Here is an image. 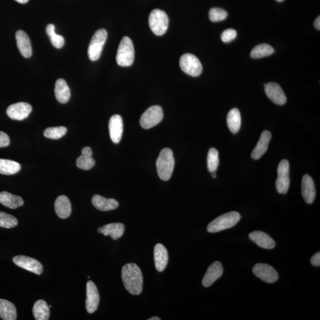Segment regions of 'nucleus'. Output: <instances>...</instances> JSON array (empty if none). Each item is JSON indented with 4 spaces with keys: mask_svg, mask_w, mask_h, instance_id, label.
Instances as JSON below:
<instances>
[{
    "mask_svg": "<svg viewBox=\"0 0 320 320\" xmlns=\"http://www.w3.org/2000/svg\"><path fill=\"white\" fill-rule=\"evenodd\" d=\"M10 144L9 136L4 132L0 131V148L8 147Z\"/></svg>",
    "mask_w": 320,
    "mask_h": 320,
    "instance_id": "nucleus-39",
    "label": "nucleus"
},
{
    "mask_svg": "<svg viewBox=\"0 0 320 320\" xmlns=\"http://www.w3.org/2000/svg\"><path fill=\"white\" fill-rule=\"evenodd\" d=\"M17 2L22 3V4H25V3L29 2V0H15Z\"/></svg>",
    "mask_w": 320,
    "mask_h": 320,
    "instance_id": "nucleus-42",
    "label": "nucleus"
},
{
    "mask_svg": "<svg viewBox=\"0 0 320 320\" xmlns=\"http://www.w3.org/2000/svg\"><path fill=\"white\" fill-rule=\"evenodd\" d=\"M272 138V134L268 131H264L260 137L258 144L252 153L253 159L258 160L261 158L268 150L269 144Z\"/></svg>",
    "mask_w": 320,
    "mask_h": 320,
    "instance_id": "nucleus-22",
    "label": "nucleus"
},
{
    "mask_svg": "<svg viewBox=\"0 0 320 320\" xmlns=\"http://www.w3.org/2000/svg\"><path fill=\"white\" fill-rule=\"evenodd\" d=\"M97 231L98 233H101V228H98Z\"/></svg>",
    "mask_w": 320,
    "mask_h": 320,
    "instance_id": "nucleus-45",
    "label": "nucleus"
},
{
    "mask_svg": "<svg viewBox=\"0 0 320 320\" xmlns=\"http://www.w3.org/2000/svg\"><path fill=\"white\" fill-rule=\"evenodd\" d=\"M241 219L240 214L235 211L224 214L209 224L207 231L210 233H218L221 231L229 229L237 225Z\"/></svg>",
    "mask_w": 320,
    "mask_h": 320,
    "instance_id": "nucleus-3",
    "label": "nucleus"
},
{
    "mask_svg": "<svg viewBox=\"0 0 320 320\" xmlns=\"http://www.w3.org/2000/svg\"><path fill=\"white\" fill-rule=\"evenodd\" d=\"M32 111V107L25 102H19L10 105L7 110V115L10 118L16 121H22L25 119Z\"/></svg>",
    "mask_w": 320,
    "mask_h": 320,
    "instance_id": "nucleus-12",
    "label": "nucleus"
},
{
    "mask_svg": "<svg viewBox=\"0 0 320 320\" xmlns=\"http://www.w3.org/2000/svg\"><path fill=\"white\" fill-rule=\"evenodd\" d=\"M107 38V31L104 29L98 30L94 33L88 48L90 60L95 61L99 59Z\"/></svg>",
    "mask_w": 320,
    "mask_h": 320,
    "instance_id": "nucleus-6",
    "label": "nucleus"
},
{
    "mask_svg": "<svg viewBox=\"0 0 320 320\" xmlns=\"http://www.w3.org/2000/svg\"><path fill=\"white\" fill-rule=\"evenodd\" d=\"M228 13L226 10L220 8H212L209 10V17L213 22H221L227 19Z\"/></svg>",
    "mask_w": 320,
    "mask_h": 320,
    "instance_id": "nucleus-37",
    "label": "nucleus"
},
{
    "mask_svg": "<svg viewBox=\"0 0 320 320\" xmlns=\"http://www.w3.org/2000/svg\"><path fill=\"white\" fill-rule=\"evenodd\" d=\"M302 195L306 202L311 204L314 202L316 191L314 181L310 175L305 174L302 181Z\"/></svg>",
    "mask_w": 320,
    "mask_h": 320,
    "instance_id": "nucleus-18",
    "label": "nucleus"
},
{
    "mask_svg": "<svg viewBox=\"0 0 320 320\" xmlns=\"http://www.w3.org/2000/svg\"><path fill=\"white\" fill-rule=\"evenodd\" d=\"M223 267L220 262H214L207 269L204 276L202 285L204 287H209L220 278L223 274Z\"/></svg>",
    "mask_w": 320,
    "mask_h": 320,
    "instance_id": "nucleus-16",
    "label": "nucleus"
},
{
    "mask_svg": "<svg viewBox=\"0 0 320 320\" xmlns=\"http://www.w3.org/2000/svg\"><path fill=\"white\" fill-rule=\"evenodd\" d=\"M122 279L125 289L130 294L133 295L141 294L143 287V274L136 264L128 263L123 267Z\"/></svg>",
    "mask_w": 320,
    "mask_h": 320,
    "instance_id": "nucleus-1",
    "label": "nucleus"
},
{
    "mask_svg": "<svg viewBox=\"0 0 320 320\" xmlns=\"http://www.w3.org/2000/svg\"><path fill=\"white\" fill-rule=\"evenodd\" d=\"M211 176L215 179L217 177L216 171L211 172Z\"/></svg>",
    "mask_w": 320,
    "mask_h": 320,
    "instance_id": "nucleus-44",
    "label": "nucleus"
},
{
    "mask_svg": "<svg viewBox=\"0 0 320 320\" xmlns=\"http://www.w3.org/2000/svg\"><path fill=\"white\" fill-rule=\"evenodd\" d=\"M220 163L219 151L214 148H211L207 154V168L209 172L216 171Z\"/></svg>",
    "mask_w": 320,
    "mask_h": 320,
    "instance_id": "nucleus-34",
    "label": "nucleus"
},
{
    "mask_svg": "<svg viewBox=\"0 0 320 320\" xmlns=\"http://www.w3.org/2000/svg\"><path fill=\"white\" fill-rule=\"evenodd\" d=\"M227 125L230 131L237 133L240 130L241 124V118L240 111L237 108L231 110L228 114L227 118Z\"/></svg>",
    "mask_w": 320,
    "mask_h": 320,
    "instance_id": "nucleus-29",
    "label": "nucleus"
},
{
    "mask_svg": "<svg viewBox=\"0 0 320 320\" xmlns=\"http://www.w3.org/2000/svg\"><path fill=\"white\" fill-rule=\"evenodd\" d=\"M249 238L260 247L266 249L275 247L276 242L273 239L262 231H253L249 234Z\"/></svg>",
    "mask_w": 320,
    "mask_h": 320,
    "instance_id": "nucleus-21",
    "label": "nucleus"
},
{
    "mask_svg": "<svg viewBox=\"0 0 320 320\" xmlns=\"http://www.w3.org/2000/svg\"><path fill=\"white\" fill-rule=\"evenodd\" d=\"M161 318L159 317H158V316H153V317H151L149 319H148V320H160Z\"/></svg>",
    "mask_w": 320,
    "mask_h": 320,
    "instance_id": "nucleus-43",
    "label": "nucleus"
},
{
    "mask_svg": "<svg viewBox=\"0 0 320 320\" xmlns=\"http://www.w3.org/2000/svg\"><path fill=\"white\" fill-rule=\"evenodd\" d=\"M311 263L312 265L315 266H319L320 265V253H315L314 256H312L311 259Z\"/></svg>",
    "mask_w": 320,
    "mask_h": 320,
    "instance_id": "nucleus-40",
    "label": "nucleus"
},
{
    "mask_svg": "<svg viewBox=\"0 0 320 320\" xmlns=\"http://www.w3.org/2000/svg\"><path fill=\"white\" fill-rule=\"evenodd\" d=\"M55 97L61 103H66L69 101L71 93L67 83L62 79L57 80L55 87Z\"/></svg>",
    "mask_w": 320,
    "mask_h": 320,
    "instance_id": "nucleus-25",
    "label": "nucleus"
},
{
    "mask_svg": "<svg viewBox=\"0 0 320 320\" xmlns=\"http://www.w3.org/2000/svg\"><path fill=\"white\" fill-rule=\"evenodd\" d=\"M276 1L278 2H282L283 1V0H276Z\"/></svg>",
    "mask_w": 320,
    "mask_h": 320,
    "instance_id": "nucleus-46",
    "label": "nucleus"
},
{
    "mask_svg": "<svg viewBox=\"0 0 320 320\" xmlns=\"http://www.w3.org/2000/svg\"><path fill=\"white\" fill-rule=\"evenodd\" d=\"M0 203L10 209H16L23 205L24 201L20 196L8 192L0 193Z\"/></svg>",
    "mask_w": 320,
    "mask_h": 320,
    "instance_id": "nucleus-26",
    "label": "nucleus"
},
{
    "mask_svg": "<svg viewBox=\"0 0 320 320\" xmlns=\"http://www.w3.org/2000/svg\"><path fill=\"white\" fill-rule=\"evenodd\" d=\"M265 91L267 96L274 103L278 105L286 103V95L278 84L271 82L265 84Z\"/></svg>",
    "mask_w": 320,
    "mask_h": 320,
    "instance_id": "nucleus-14",
    "label": "nucleus"
},
{
    "mask_svg": "<svg viewBox=\"0 0 320 320\" xmlns=\"http://www.w3.org/2000/svg\"><path fill=\"white\" fill-rule=\"evenodd\" d=\"M274 52H275V49L271 46L263 44L257 45L253 48L251 53V56L252 58L259 59L268 57L272 55Z\"/></svg>",
    "mask_w": 320,
    "mask_h": 320,
    "instance_id": "nucleus-32",
    "label": "nucleus"
},
{
    "mask_svg": "<svg viewBox=\"0 0 320 320\" xmlns=\"http://www.w3.org/2000/svg\"><path fill=\"white\" fill-rule=\"evenodd\" d=\"M123 120L120 115L112 116L109 123V129L112 141L115 144L120 143L123 134Z\"/></svg>",
    "mask_w": 320,
    "mask_h": 320,
    "instance_id": "nucleus-15",
    "label": "nucleus"
},
{
    "mask_svg": "<svg viewBox=\"0 0 320 320\" xmlns=\"http://www.w3.org/2000/svg\"><path fill=\"white\" fill-rule=\"evenodd\" d=\"M55 210L59 218L61 219H66L72 214V203L68 197L61 195L56 199L55 204Z\"/></svg>",
    "mask_w": 320,
    "mask_h": 320,
    "instance_id": "nucleus-20",
    "label": "nucleus"
},
{
    "mask_svg": "<svg viewBox=\"0 0 320 320\" xmlns=\"http://www.w3.org/2000/svg\"><path fill=\"white\" fill-rule=\"evenodd\" d=\"M55 27L54 24H49L46 28V31L48 35L51 43L56 48L60 49L64 45L65 40L61 35L55 33Z\"/></svg>",
    "mask_w": 320,
    "mask_h": 320,
    "instance_id": "nucleus-33",
    "label": "nucleus"
},
{
    "mask_svg": "<svg viewBox=\"0 0 320 320\" xmlns=\"http://www.w3.org/2000/svg\"><path fill=\"white\" fill-rule=\"evenodd\" d=\"M67 129L64 126H58V127L48 128L45 130L44 135L46 138L51 139H58L64 136Z\"/></svg>",
    "mask_w": 320,
    "mask_h": 320,
    "instance_id": "nucleus-35",
    "label": "nucleus"
},
{
    "mask_svg": "<svg viewBox=\"0 0 320 320\" xmlns=\"http://www.w3.org/2000/svg\"><path fill=\"white\" fill-rule=\"evenodd\" d=\"M253 272L255 276L266 283H275L278 280V273L272 266L265 263H258L253 267Z\"/></svg>",
    "mask_w": 320,
    "mask_h": 320,
    "instance_id": "nucleus-10",
    "label": "nucleus"
},
{
    "mask_svg": "<svg viewBox=\"0 0 320 320\" xmlns=\"http://www.w3.org/2000/svg\"><path fill=\"white\" fill-rule=\"evenodd\" d=\"M49 308H51L52 307V305H49Z\"/></svg>",
    "mask_w": 320,
    "mask_h": 320,
    "instance_id": "nucleus-47",
    "label": "nucleus"
},
{
    "mask_svg": "<svg viewBox=\"0 0 320 320\" xmlns=\"http://www.w3.org/2000/svg\"><path fill=\"white\" fill-rule=\"evenodd\" d=\"M20 169V164L16 161L0 159V174L13 175L18 173Z\"/></svg>",
    "mask_w": 320,
    "mask_h": 320,
    "instance_id": "nucleus-31",
    "label": "nucleus"
},
{
    "mask_svg": "<svg viewBox=\"0 0 320 320\" xmlns=\"http://www.w3.org/2000/svg\"><path fill=\"white\" fill-rule=\"evenodd\" d=\"M290 185V163L287 160H282L277 167V178L276 182L277 191L280 194H286Z\"/></svg>",
    "mask_w": 320,
    "mask_h": 320,
    "instance_id": "nucleus-9",
    "label": "nucleus"
},
{
    "mask_svg": "<svg viewBox=\"0 0 320 320\" xmlns=\"http://www.w3.org/2000/svg\"><path fill=\"white\" fill-rule=\"evenodd\" d=\"M86 307L87 311L92 314L97 309L100 301V295L96 285L91 280L87 283Z\"/></svg>",
    "mask_w": 320,
    "mask_h": 320,
    "instance_id": "nucleus-13",
    "label": "nucleus"
},
{
    "mask_svg": "<svg viewBox=\"0 0 320 320\" xmlns=\"http://www.w3.org/2000/svg\"><path fill=\"white\" fill-rule=\"evenodd\" d=\"M135 58V50L132 41L129 37L122 38L117 55V62L121 66L132 65Z\"/></svg>",
    "mask_w": 320,
    "mask_h": 320,
    "instance_id": "nucleus-4",
    "label": "nucleus"
},
{
    "mask_svg": "<svg viewBox=\"0 0 320 320\" xmlns=\"http://www.w3.org/2000/svg\"><path fill=\"white\" fill-rule=\"evenodd\" d=\"M173 151L168 148L161 150L156 161L158 176L164 181L170 180L174 168Z\"/></svg>",
    "mask_w": 320,
    "mask_h": 320,
    "instance_id": "nucleus-2",
    "label": "nucleus"
},
{
    "mask_svg": "<svg viewBox=\"0 0 320 320\" xmlns=\"http://www.w3.org/2000/svg\"><path fill=\"white\" fill-rule=\"evenodd\" d=\"M125 226L122 223H111L101 227V233L110 236L114 240L120 238L124 234Z\"/></svg>",
    "mask_w": 320,
    "mask_h": 320,
    "instance_id": "nucleus-27",
    "label": "nucleus"
},
{
    "mask_svg": "<svg viewBox=\"0 0 320 320\" xmlns=\"http://www.w3.org/2000/svg\"><path fill=\"white\" fill-rule=\"evenodd\" d=\"M0 317L3 320L17 319L16 308L11 302L0 299Z\"/></svg>",
    "mask_w": 320,
    "mask_h": 320,
    "instance_id": "nucleus-28",
    "label": "nucleus"
},
{
    "mask_svg": "<svg viewBox=\"0 0 320 320\" xmlns=\"http://www.w3.org/2000/svg\"><path fill=\"white\" fill-rule=\"evenodd\" d=\"M33 314L35 319L48 320L50 316V308L44 300L35 302L33 307Z\"/></svg>",
    "mask_w": 320,
    "mask_h": 320,
    "instance_id": "nucleus-30",
    "label": "nucleus"
},
{
    "mask_svg": "<svg viewBox=\"0 0 320 320\" xmlns=\"http://www.w3.org/2000/svg\"><path fill=\"white\" fill-rule=\"evenodd\" d=\"M155 266L158 272H163L166 268L168 262L167 250L163 244H157L154 251Z\"/></svg>",
    "mask_w": 320,
    "mask_h": 320,
    "instance_id": "nucleus-17",
    "label": "nucleus"
},
{
    "mask_svg": "<svg viewBox=\"0 0 320 320\" xmlns=\"http://www.w3.org/2000/svg\"><path fill=\"white\" fill-rule=\"evenodd\" d=\"M314 24L316 29L319 30H320V17L319 16L316 17V19L315 20Z\"/></svg>",
    "mask_w": 320,
    "mask_h": 320,
    "instance_id": "nucleus-41",
    "label": "nucleus"
},
{
    "mask_svg": "<svg viewBox=\"0 0 320 320\" xmlns=\"http://www.w3.org/2000/svg\"><path fill=\"white\" fill-rule=\"evenodd\" d=\"M91 202L96 209L101 211L115 210L119 206L117 200L114 199H106L98 195H95Z\"/></svg>",
    "mask_w": 320,
    "mask_h": 320,
    "instance_id": "nucleus-24",
    "label": "nucleus"
},
{
    "mask_svg": "<svg viewBox=\"0 0 320 320\" xmlns=\"http://www.w3.org/2000/svg\"><path fill=\"white\" fill-rule=\"evenodd\" d=\"M16 39L17 47H18L20 54L24 58H30L32 55V48H31L29 37L24 31L19 30L17 31Z\"/></svg>",
    "mask_w": 320,
    "mask_h": 320,
    "instance_id": "nucleus-19",
    "label": "nucleus"
},
{
    "mask_svg": "<svg viewBox=\"0 0 320 320\" xmlns=\"http://www.w3.org/2000/svg\"><path fill=\"white\" fill-rule=\"evenodd\" d=\"M13 261L15 265L20 268L25 269L38 275L43 272V266L37 260L25 256H17L14 257Z\"/></svg>",
    "mask_w": 320,
    "mask_h": 320,
    "instance_id": "nucleus-11",
    "label": "nucleus"
},
{
    "mask_svg": "<svg viewBox=\"0 0 320 320\" xmlns=\"http://www.w3.org/2000/svg\"><path fill=\"white\" fill-rule=\"evenodd\" d=\"M18 225V221L16 218L3 212H0V227L12 228Z\"/></svg>",
    "mask_w": 320,
    "mask_h": 320,
    "instance_id": "nucleus-36",
    "label": "nucleus"
},
{
    "mask_svg": "<svg viewBox=\"0 0 320 320\" xmlns=\"http://www.w3.org/2000/svg\"><path fill=\"white\" fill-rule=\"evenodd\" d=\"M237 36V33L236 30L233 29H228L224 30L222 34H221V40L225 43H228L233 41L236 38Z\"/></svg>",
    "mask_w": 320,
    "mask_h": 320,
    "instance_id": "nucleus-38",
    "label": "nucleus"
},
{
    "mask_svg": "<svg viewBox=\"0 0 320 320\" xmlns=\"http://www.w3.org/2000/svg\"><path fill=\"white\" fill-rule=\"evenodd\" d=\"M180 66L183 72L192 77H198L203 71L201 62L194 55L185 54L180 59Z\"/></svg>",
    "mask_w": 320,
    "mask_h": 320,
    "instance_id": "nucleus-8",
    "label": "nucleus"
},
{
    "mask_svg": "<svg viewBox=\"0 0 320 320\" xmlns=\"http://www.w3.org/2000/svg\"><path fill=\"white\" fill-rule=\"evenodd\" d=\"M93 151L89 147H84L82 151V155L77 158V167L84 170H89L95 165V160L92 158Z\"/></svg>",
    "mask_w": 320,
    "mask_h": 320,
    "instance_id": "nucleus-23",
    "label": "nucleus"
},
{
    "mask_svg": "<svg viewBox=\"0 0 320 320\" xmlns=\"http://www.w3.org/2000/svg\"><path fill=\"white\" fill-rule=\"evenodd\" d=\"M169 19L167 14L163 10L155 9L149 16V25L153 32L157 36H162L166 33Z\"/></svg>",
    "mask_w": 320,
    "mask_h": 320,
    "instance_id": "nucleus-5",
    "label": "nucleus"
},
{
    "mask_svg": "<svg viewBox=\"0 0 320 320\" xmlns=\"http://www.w3.org/2000/svg\"><path fill=\"white\" fill-rule=\"evenodd\" d=\"M163 116L162 108L160 105H153L143 114L140 119V125L144 129L152 128L162 121Z\"/></svg>",
    "mask_w": 320,
    "mask_h": 320,
    "instance_id": "nucleus-7",
    "label": "nucleus"
}]
</instances>
